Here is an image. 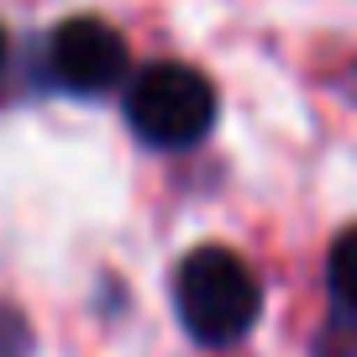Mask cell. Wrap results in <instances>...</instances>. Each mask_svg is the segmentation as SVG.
<instances>
[{"label":"cell","mask_w":357,"mask_h":357,"mask_svg":"<svg viewBox=\"0 0 357 357\" xmlns=\"http://www.w3.org/2000/svg\"><path fill=\"white\" fill-rule=\"evenodd\" d=\"M178 300V321L195 342L205 347H231L242 342L257 326L263 310V289H257V273L226 247H200V252L184 257L174 284Z\"/></svg>","instance_id":"6da1fadb"},{"label":"cell","mask_w":357,"mask_h":357,"mask_svg":"<svg viewBox=\"0 0 357 357\" xmlns=\"http://www.w3.org/2000/svg\"><path fill=\"white\" fill-rule=\"evenodd\" d=\"M126 121L153 147H195L215 126V84L190 63H147L126 79Z\"/></svg>","instance_id":"7a4b0ae2"},{"label":"cell","mask_w":357,"mask_h":357,"mask_svg":"<svg viewBox=\"0 0 357 357\" xmlns=\"http://www.w3.org/2000/svg\"><path fill=\"white\" fill-rule=\"evenodd\" d=\"M47 68L74 95H105L126 79V43L116 26L95 22V16H74L47 43Z\"/></svg>","instance_id":"3957f363"},{"label":"cell","mask_w":357,"mask_h":357,"mask_svg":"<svg viewBox=\"0 0 357 357\" xmlns=\"http://www.w3.org/2000/svg\"><path fill=\"white\" fill-rule=\"evenodd\" d=\"M326 284H331L336 305L357 315V226H352V231H342V236H336L331 257H326Z\"/></svg>","instance_id":"277c9868"},{"label":"cell","mask_w":357,"mask_h":357,"mask_svg":"<svg viewBox=\"0 0 357 357\" xmlns=\"http://www.w3.org/2000/svg\"><path fill=\"white\" fill-rule=\"evenodd\" d=\"M0 63H6V32H0Z\"/></svg>","instance_id":"5b68a950"}]
</instances>
